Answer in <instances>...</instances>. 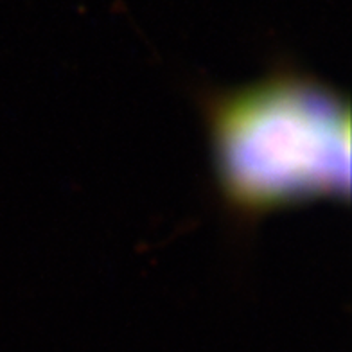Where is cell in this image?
Segmentation results:
<instances>
[{"label":"cell","instance_id":"1","mask_svg":"<svg viewBox=\"0 0 352 352\" xmlns=\"http://www.w3.org/2000/svg\"><path fill=\"white\" fill-rule=\"evenodd\" d=\"M223 190L245 210L347 195L351 113L324 85L278 74L210 102Z\"/></svg>","mask_w":352,"mask_h":352}]
</instances>
